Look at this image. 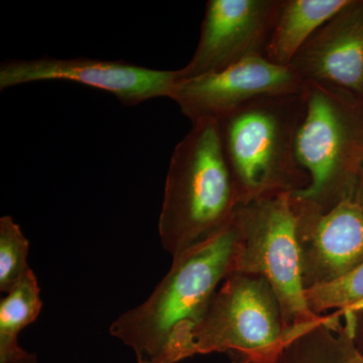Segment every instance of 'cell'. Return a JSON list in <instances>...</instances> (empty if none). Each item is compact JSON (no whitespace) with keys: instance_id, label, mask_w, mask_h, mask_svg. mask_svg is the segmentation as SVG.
<instances>
[{"instance_id":"ac0fdd59","label":"cell","mask_w":363,"mask_h":363,"mask_svg":"<svg viewBox=\"0 0 363 363\" xmlns=\"http://www.w3.org/2000/svg\"><path fill=\"white\" fill-rule=\"evenodd\" d=\"M363 312V301L362 302L357 303V304L351 306V307L347 308L346 310H343V311H339V312H333L331 313L333 316L340 318L341 316H343V315H347V314H353L357 315L359 314V313Z\"/></svg>"},{"instance_id":"ba28073f","label":"cell","mask_w":363,"mask_h":363,"mask_svg":"<svg viewBox=\"0 0 363 363\" xmlns=\"http://www.w3.org/2000/svg\"><path fill=\"white\" fill-rule=\"evenodd\" d=\"M72 81L113 94L123 104L171 97L179 71L156 70L126 63L89 58L6 60L0 65V89L40 82Z\"/></svg>"},{"instance_id":"9a60e30c","label":"cell","mask_w":363,"mask_h":363,"mask_svg":"<svg viewBox=\"0 0 363 363\" xmlns=\"http://www.w3.org/2000/svg\"><path fill=\"white\" fill-rule=\"evenodd\" d=\"M308 308L313 314L339 312L363 301V262L340 278L330 283L305 291Z\"/></svg>"},{"instance_id":"8fae6325","label":"cell","mask_w":363,"mask_h":363,"mask_svg":"<svg viewBox=\"0 0 363 363\" xmlns=\"http://www.w3.org/2000/svg\"><path fill=\"white\" fill-rule=\"evenodd\" d=\"M290 67L304 82L363 98V0H350L324 23Z\"/></svg>"},{"instance_id":"44dd1931","label":"cell","mask_w":363,"mask_h":363,"mask_svg":"<svg viewBox=\"0 0 363 363\" xmlns=\"http://www.w3.org/2000/svg\"><path fill=\"white\" fill-rule=\"evenodd\" d=\"M233 363H252L247 357H240V355H233Z\"/></svg>"},{"instance_id":"5b68a950","label":"cell","mask_w":363,"mask_h":363,"mask_svg":"<svg viewBox=\"0 0 363 363\" xmlns=\"http://www.w3.org/2000/svg\"><path fill=\"white\" fill-rule=\"evenodd\" d=\"M291 195L284 193L238 206L240 242L234 271L260 277L272 286L289 344L326 319L313 314L306 302L298 218Z\"/></svg>"},{"instance_id":"3957f363","label":"cell","mask_w":363,"mask_h":363,"mask_svg":"<svg viewBox=\"0 0 363 363\" xmlns=\"http://www.w3.org/2000/svg\"><path fill=\"white\" fill-rule=\"evenodd\" d=\"M302 92L253 100L218 121L222 147L240 205L310 184L296 152Z\"/></svg>"},{"instance_id":"ffe728a7","label":"cell","mask_w":363,"mask_h":363,"mask_svg":"<svg viewBox=\"0 0 363 363\" xmlns=\"http://www.w3.org/2000/svg\"><path fill=\"white\" fill-rule=\"evenodd\" d=\"M357 315V336H363V312Z\"/></svg>"},{"instance_id":"2e32d148","label":"cell","mask_w":363,"mask_h":363,"mask_svg":"<svg viewBox=\"0 0 363 363\" xmlns=\"http://www.w3.org/2000/svg\"><path fill=\"white\" fill-rule=\"evenodd\" d=\"M30 242L11 216L0 218V292L7 294L30 271Z\"/></svg>"},{"instance_id":"277c9868","label":"cell","mask_w":363,"mask_h":363,"mask_svg":"<svg viewBox=\"0 0 363 363\" xmlns=\"http://www.w3.org/2000/svg\"><path fill=\"white\" fill-rule=\"evenodd\" d=\"M302 94L296 152L310 184L291 197L323 214L354 193L363 167V98L314 82H304Z\"/></svg>"},{"instance_id":"d6986e66","label":"cell","mask_w":363,"mask_h":363,"mask_svg":"<svg viewBox=\"0 0 363 363\" xmlns=\"http://www.w3.org/2000/svg\"><path fill=\"white\" fill-rule=\"evenodd\" d=\"M6 363H39V360H38V357L35 353L26 352L23 357Z\"/></svg>"},{"instance_id":"4fadbf2b","label":"cell","mask_w":363,"mask_h":363,"mask_svg":"<svg viewBox=\"0 0 363 363\" xmlns=\"http://www.w3.org/2000/svg\"><path fill=\"white\" fill-rule=\"evenodd\" d=\"M43 301L37 276L33 269L0 301V363L23 357L18 336L26 326L37 321Z\"/></svg>"},{"instance_id":"30bf717a","label":"cell","mask_w":363,"mask_h":363,"mask_svg":"<svg viewBox=\"0 0 363 363\" xmlns=\"http://www.w3.org/2000/svg\"><path fill=\"white\" fill-rule=\"evenodd\" d=\"M293 205L305 290L335 281L363 262V212L352 198L323 214Z\"/></svg>"},{"instance_id":"9c48e42d","label":"cell","mask_w":363,"mask_h":363,"mask_svg":"<svg viewBox=\"0 0 363 363\" xmlns=\"http://www.w3.org/2000/svg\"><path fill=\"white\" fill-rule=\"evenodd\" d=\"M303 85L292 67L252 57L217 73L179 80L169 98L194 123L219 121L259 98L302 92Z\"/></svg>"},{"instance_id":"7a4b0ae2","label":"cell","mask_w":363,"mask_h":363,"mask_svg":"<svg viewBox=\"0 0 363 363\" xmlns=\"http://www.w3.org/2000/svg\"><path fill=\"white\" fill-rule=\"evenodd\" d=\"M238 206L218 121L192 123L169 162L159 218L162 248L174 259L230 223Z\"/></svg>"},{"instance_id":"e0dca14e","label":"cell","mask_w":363,"mask_h":363,"mask_svg":"<svg viewBox=\"0 0 363 363\" xmlns=\"http://www.w3.org/2000/svg\"><path fill=\"white\" fill-rule=\"evenodd\" d=\"M353 201L357 203L358 207L363 212V167L358 176L357 186H355L354 193L352 196Z\"/></svg>"},{"instance_id":"7c38bea8","label":"cell","mask_w":363,"mask_h":363,"mask_svg":"<svg viewBox=\"0 0 363 363\" xmlns=\"http://www.w3.org/2000/svg\"><path fill=\"white\" fill-rule=\"evenodd\" d=\"M350 0H283L266 52L277 65L290 66L315 33Z\"/></svg>"},{"instance_id":"7402d4cb","label":"cell","mask_w":363,"mask_h":363,"mask_svg":"<svg viewBox=\"0 0 363 363\" xmlns=\"http://www.w3.org/2000/svg\"><path fill=\"white\" fill-rule=\"evenodd\" d=\"M252 363H253V362H252ZM277 363H278V362H277Z\"/></svg>"},{"instance_id":"52a82bcc","label":"cell","mask_w":363,"mask_h":363,"mask_svg":"<svg viewBox=\"0 0 363 363\" xmlns=\"http://www.w3.org/2000/svg\"><path fill=\"white\" fill-rule=\"evenodd\" d=\"M283 0H209L201 35L179 80L217 73L252 57H266Z\"/></svg>"},{"instance_id":"6da1fadb","label":"cell","mask_w":363,"mask_h":363,"mask_svg":"<svg viewBox=\"0 0 363 363\" xmlns=\"http://www.w3.org/2000/svg\"><path fill=\"white\" fill-rule=\"evenodd\" d=\"M238 242L234 215L220 230L174 257L150 297L112 322V337L130 348L138 363L192 357L191 333L224 279L235 271Z\"/></svg>"},{"instance_id":"5bb4252c","label":"cell","mask_w":363,"mask_h":363,"mask_svg":"<svg viewBox=\"0 0 363 363\" xmlns=\"http://www.w3.org/2000/svg\"><path fill=\"white\" fill-rule=\"evenodd\" d=\"M345 341L343 333L320 324L289 344L278 363H344Z\"/></svg>"},{"instance_id":"8992f818","label":"cell","mask_w":363,"mask_h":363,"mask_svg":"<svg viewBox=\"0 0 363 363\" xmlns=\"http://www.w3.org/2000/svg\"><path fill=\"white\" fill-rule=\"evenodd\" d=\"M193 357L230 352L277 363L288 346L283 313L266 279L233 272L215 293L190 336Z\"/></svg>"}]
</instances>
